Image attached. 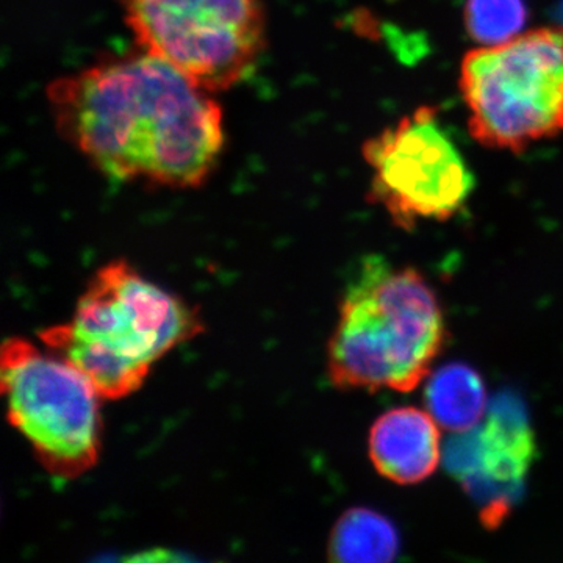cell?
Masks as SVG:
<instances>
[{"label":"cell","instance_id":"6da1fadb","mask_svg":"<svg viewBox=\"0 0 563 563\" xmlns=\"http://www.w3.org/2000/svg\"><path fill=\"white\" fill-rule=\"evenodd\" d=\"M47 98L63 139L111 180L199 187L224 150L213 95L141 49L52 81Z\"/></svg>","mask_w":563,"mask_h":563},{"label":"cell","instance_id":"7a4b0ae2","mask_svg":"<svg viewBox=\"0 0 563 563\" xmlns=\"http://www.w3.org/2000/svg\"><path fill=\"white\" fill-rule=\"evenodd\" d=\"M439 296L418 269L380 255L358 263L328 346L329 379L342 390L412 391L446 344Z\"/></svg>","mask_w":563,"mask_h":563},{"label":"cell","instance_id":"3957f363","mask_svg":"<svg viewBox=\"0 0 563 563\" xmlns=\"http://www.w3.org/2000/svg\"><path fill=\"white\" fill-rule=\"evenodd\" d=\"M474 141L523 152L563 133V29L521 32L463 57L459 76Z\"/></svg>","mask_w":563,"mask_h":563},{"label":"cell","instance_id":"277c9868","mask_svg":"<svg viewBox=\"0 0 563 563\" xmlns=\"http://www.w3.org/2000/svg\"><path fill=\"white\" fill-rule=\"evenodd\" d=\"M0 385L11 426L47 472L73 479L98 463L102 396L65 357L9 339L0 357Z\"/></svg>","mask_w":563,"mask_h":563},{"label":"cell","instance_id":"5b68a950","mask_svg":"<svg viewBox=\"0 0 563 563\" xmlns=\"http://www.w3.org/2000/svg\"><path fill=\"white\" fill-rule=\"evenodd\" d=\"M141 51L211 92L246 79L265 44L262 0H120Z\"/></svg>","mask_w":563,"mask_h":563},{"label":"cell","instance_id":"8992f818","mask_svg":"<svg viewBox=\"0 0 563 563\" xmlns=\"http://www.w3.org/2000/svg\"><path fill=\"white\" fill-rule=\"evenodd\" d=\"M362 152L372 169L369 198L404 231L450 221L474 190V174L433 107H418L366 140Z\"/></svg>","mask_w":563,"mask_h":563},{"label":"cell","instance_id":"52a82bcc","mask_svg":"<svg viewBox=\"0 0 563 563\" xmlns=\"http://www.w3.org/2000/svg\"><path fill=\"white\" fill-rule=\"evenodd\" d=\"M68 324L85 339L150 366L202 331L190 306L125 262H111L92 277Z\"/></svg>","mask_w":563,"mask_h":563},{"label":"cell","instance_id":"ba28073f","mask_svg":"<svg viewBox=\"0 0 563 563\" xmlns=\"http://www.w3.org/2000/svg\"><path fill=\"white\" fill-rule=\"evenodd\" d=\"M536 457V435L525 406L509 395L496 399L472 431L454 433L443 451L448 472L477 503L487 528L501 525L512 512Z\"/></svg>","mask_w":563,"mask_h":563},{"label":"cell","instance_id":"9c48e42d","mask_svg":"<svg viewBox=\"0 0 563 563\" xmlns=\"http://www.w3.org/2000/svg\"><path fill=\"white\" fill-rule=\"evenodd\" d=\"M439 426L428 410L418 407H396L380 415L368 440L374 468L399 485L428 479L442 461Z\"/></svg>","mask_w":563,"mask_h":563},{"label":"cell","instance_id":"30bf717a","mask_svg":"<svg viewBox=\"0 0 563 563\" xmlns=\"http://www.w3.org/2000/svg\"><path fill=\"white\" fill-rule=\"evenodd\" d=\"M47 350L65 357L96 388L103 399H121L139 390L152 366L74 332L69 324L52 325L40 333Z\"/></svg>","mask_w":563,"mask_h":563},{"label":"cell","instance_id":"8fae6325","mask_svg":"<svg viewBox=\"0 0 563 563\" xmlns=\"http://www.w3.org/2000/svg\"><path fill=\"white\" fill-rule=\"evenodd\" d=\"M426 406L442 428L454 433L472 431L487 413L483 377L465 363H451L426 385Z\"/></svg>","mask_w":563,"mask_h":563},{"label":"cell","instance_id":"7c38bea8","mask_svg":"<svg viewBox=\"0 0 563 563\" xmlns=\"http://www.w3.org/2000/svg\"><path fill=\"white\" fill-rule=\"evenodd\" d=\"M399 533L383 514L366 507L347 510L329 540V563H395Z\"/></svg>","mask_w":563,"mask_h":563},{"label":"cell","instance_id":"4fadbf2b","mask_svg":"<svg viewBox=\"0 0 563 563\" xmlns=\"http://www.w3.org/2000/svg\"><path fill=\"white\" fill-rule=\"evenodd\" d=\"M528 10L525 0H466V32L483 46L504 43L520 35Z\"/></svg>","mask_w":563,"mask_h":563},{"label":"cell","instance_id":"5bb4252c","mask_svg":"<svg viewBox=\"0 0 563 563\" xmlns=\"http://www.w3.org/2000/svg\"><path fill=\"white\" fill-rule=\"evenodd\" d=\"M121 563H195L187 555L169 550H147L129 555Z\"/></svg>","mask_w":563,"mask_h":563}]
</instances>
